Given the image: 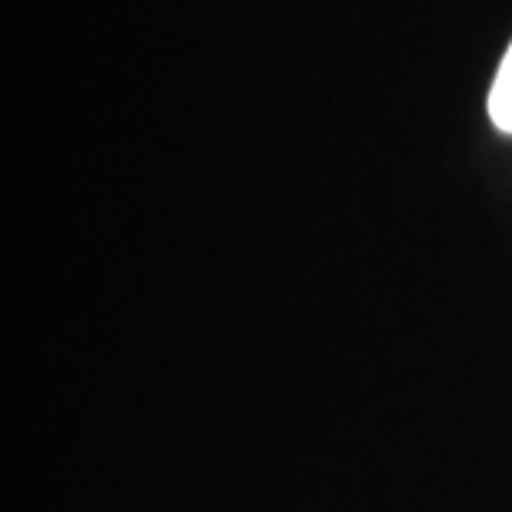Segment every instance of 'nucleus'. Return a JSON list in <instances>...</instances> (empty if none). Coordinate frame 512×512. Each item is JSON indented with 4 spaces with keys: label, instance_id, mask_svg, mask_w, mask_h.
Segmentation results:
<instances>
[{
    "label": "nucleus",
    "instance_id": "nucleus-1",
    "mask_svg": "<svg viewBox=\"0 0 512 512\" xmlns=\"http://www.w3.org/2000/svg\"><path fill=\"white\" fill-rule=\"evenodd\" d=\"M489 117L503 133H512V44L499 64L493 90H489Z\"/></svg>",
    "mask_w": 512,
    "mask_h": 512
}]
</instances>
